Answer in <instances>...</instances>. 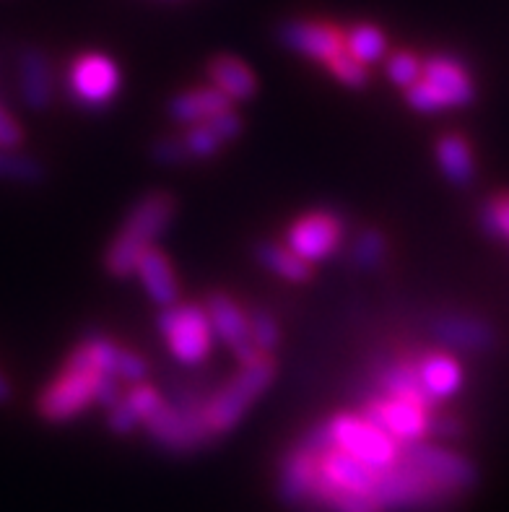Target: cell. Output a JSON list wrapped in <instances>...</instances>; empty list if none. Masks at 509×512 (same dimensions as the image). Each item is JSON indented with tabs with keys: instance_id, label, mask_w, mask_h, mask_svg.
<instances>
[{
	"instance_id": "41",
	"label": "cell",
	"mask_w": 509,
	"mask_h": 512,
	"mask_svg": "<svg viewBox=\"0 0 509 512\" xmlns=\"http://www.w3.org/2000/svg\"><path fill=\"white\" fill-rule=\"evenodd\" d=\"M0 151H3V149H0Z\"/></svg>"
},
{
	"instance_id": "29",
	"label": "cell",
	"mask_w": 509,
	"mask_h": 512,
	"mask_svg": "<svg viewBox=\"0 0 509 512\" xmlns=\"http://www.w3.org/2000/svg\"><path fill=\"white\" fill-rule=\"evenodd\" d=\"M42 175H45V169L32 156L16 154V151H0V177H8V180L16 182H39Z\"/></svg>"
},
{
	"instance_id": "38",
	"label": "cell",
	"mask_w": 509,
	"mask_h": 512,
	"mask_svg": "<svg viewBox=\"0 0 509 512\" xmlns=\"http://www.w3.org/2000/svg\"><path fill=\"white\" fill-rule=\"evenodd\" d=\"M123 398L120 393V380L115 375H99L97 377V388H94V401L102 403L104 409H112L117 401Z\"/></svg>"
},
{
	"instance_id": "8",
	"label": "cell",
	"mask_w": 509,
	"mask_h": 512,
	"mask_svg": "<svg viewBox=\"0 0 509 512\" xmlns=\"http://www.w3.org/2000/svg\"><path fill=\"white\" fill-rule=\"evenodd\" d=\"M68 91L86 110H99L120 91V68L104 52H84L68 65Z\"/></svg>"
},
{
	"instance_id": "16",
	"label": "cell",
	"mask_w": 509,
	"mask_h": 512,
	"mask_svg": "<svg viewBox=\"0 0 509 512\" xmlns=\"http://www.w3.org/2000/svg\"><path fill=\"white\" fill-rule=\"evenodd\" d=\"M434 341L445 346L447 351H489L497 341L494 328L473 315H460V312H447L437 315L429 325Z\"/></svg>"
},
{
	"instance_id": "19",
	"label": "cell",
	"mask_w": 509,
	"mask_h": 512,
	"mask_svg": "<svg viewBox=\"0 0 509 512\" xmlns=\"http://www.w3.org/2000/svg\"><path fill=\"white\" fill-rule=\"evenodd\" d=\"M416 362H419L421 385L434 403L458 396V390L465 383V375L460 362L452 357L450 351H424Z\"/></svg>"
},
{
	"instance_id": "32",
	"label": "cell",
	"mask_w": 509,
	"mask_h": 512,
	"mask_svg": "<svg viewBox=\"0 0 509 512\" xmlns=\"http://www.w3.org/2000/svg\"><path fill=\"white\" fill-rule=\"evenodd\" d=\"M330 73L341 81L343 86H351V89H361V86L369 84V71L367 65L359 63L356 58H351L346 50L338 52L336 58L328 60Z\"/></svg>"
},
{
	"instance_id": "9",
	"label": "cell",
	"mask_w": 509,
	"mask_h": 512,
	"mask_svg": "<svg viewBox=\"0 0 509 512\" xmlns=\"http://www.w3.org/2000/svg\"><path fill=\"white\" fill-rule=\"evenodd\" d=\"M400 461L419 468L426 476H432L434 481L460 494H465L478 484L476 463L471 458H465L463 453H455V450L442 448V445H426L424 440L406 442V445H400Z\"/></svg>"
},
{
	"instance_id": "23",
	"label": "cell",
	"mask_w": 509,
	"mask_h": 512,
	"mask_svg": "<svg viewBox=\"0 0 509 512\" xmlns=\"http://www.w3.org/2000/svg\"><path fill=\"white\" fill-rule=\"evenodd\" d=\"M437 164L442 169V175L452 182V185H471L476 180V156H473V146L468 138L460 133H445L437 141Z\"/></svg>"
},
{
	"instance_id": "36",
	"label": "cell",
	"mask_w": 509,
	"mask_h": 512,
	"mask_svg": "<svg viewBox=\"0 0 509 512\" xmlns=\"http://www.w3.org/2000/svg\"><path fill=\"white\" fill-rule=\"evenodd\" d=\"M154 159L159 164H182L187 162L190 156H187L182 138H162V141L154 146Z\"/></svg>"
},
{
	"instance_id": "18",
	"label": "cell",
	"mask_w": 509,
	"mask_h": 512,
	"mask_svg": "<svg viewBox=\"0 0 509 512\" xmlns=\"http://www.w3.org/2000/svg\"><path fill=\"white\" fill-rule=\"evenodd\" d=\"M19 91L29 110H47L52 104V63L45 50L26 47L19 55Z\"/></svg>"
},
{
	"instance_id": "11",
	"label": "cell",
	"mask_w": 509,
	"mask_h": 512,
	"mask_svg": "<svg viewBox=\"0 0 509 512\" xmlns=\"http://www.w3.org/2000/svg\"><path fill=\"white\" fill-rule=\"evenodd\" d=\"M364 419L385 429L387 435L395 437L400 445L406 442H421L429 437V419L432 411L419 406L413 401H403V398L390 396H369L364 401Z\"/></svg>"
},
{
	"instance_id": "1",
	"label": "cell",
	"mask_w": 509,
	"mask_h": 512,
	"mask_svg": "<svg viewBox=\"0 0 509 512\" xmlns=\"http://www.w3.org/2000/svg\"><path fill=\"white\" fill-rule=\"evenodd\" d=\"M174 216V198L169 193L143 195L136 206L130 208L123 229L117 232L112 245L107 247L104 266L115 279H128L136 273V263L151 245L164 234Z\"/></svg>"
},
{
	"instance_id": "10",
	"label": "cell",
	"mask_w": 509,
	"mask_h": 512,
	"mask_svg": "<svg viewBox=\"0 0 509 512\" xmlns=\"http://www.w3.org/2000/svg\"><path fill=\"white\" fill-rule=\"evenodd\" d=\"M149 437L159 448L169 453H190V450L203 448L206 442L213 440L208 432L203 414H185V411L174 409L172 403L164 401L143 419Z\"/></svg>"
},
{
	"instance_id": "33",
	"label": "cell",
	"mask_w": 509,
	"mask_h": 512,
	"mask_svg": "<svg viewBox=\"0 0 509 512\" xmlns=\"http://www.w3.org/2000/svg\"><path fill=\"white\" fill-rule=\"evenodd\" d=\"M387 253V242L380 232H364L351 247V263L359 268L377 266Z\"/></svg>"
},
{
	"instance_id": "25",
	"label": "cell",
	"mask_w": 509,
	"mask_h": 512,
	"mask_svg": "<svg viewBox=\"0 0 509 512\" xmlns=\"http://www.w3.org/2000/svg\"><path fill=\"white\" fill-rule=\"evenodd\" d=\"M258 260L260 266H265L268 271L281 276V279L294 281V284L310 281L312 276V263L299 258L294 250H289L281 242H263V245H258Z\"/></svg>"
},
{
	"instance_id": "31",
	"label": "cell",
	"mask_w": 509,
	"mask_h": 512,
	"mask_svg": "<svg viewBox=\"0 0 509 512\" xmlns=\"http://www.w3.org/2000/svg\"><path fill=\"white\" fill-rule=\"evenodd\" d=\"M421 65H424V60H421L416 52L398 50V52H393L390 58H387V76H390V81H393V84L408 89V86L419 81Z\"/></svg>"
},
{
	"instance_id": "17",
	"label": "cell",
	"mask_w": 509,
	"mask_h": 512,
	"mask_svg": "<svg viewBox=\"0 0 509 512\" xmlns=\"http://www.w3.org/2000/svg\"><path fill=\"white\" fill-rule=\"evenodd\" d=\"M315 468L317 476H320L328 487L338 489V492L367 494V497H372L377 471L369 468L367 463L356 461L354 455L338 450L336 445H330L328 450L315 455Z\"/></svg>"
},
{
	"instance_id": "2",
	"label": "cell",
	"mask_w": 509,
	"mask_h": 512,
	"mask_svg": "<svg viewBox=\"0 0 509 512\" xmlns=\"http://www.w3.org/2000/svg\"><path fill=\"white\" fill-rule=\"evenodd\" d=\"M458 497L460 492L439 484L400 458L393 466L377 471L372 489V500L382 512H439L447 510Z\"/></svg>"
},
{
	"instance_id": "4",
	"label": "cell",
	"mask_w": 509,
	"mask_h": 512,
	"mask_svg": "<svg viewBox=\"0 0 509 512\" xmlns=\"http://www.w3.org/2000/svg\"><path fill=\"white\" fill-rule=\"evenodd\" d=\"M476 97V86L463 63L452 55H432L421 65L416 84L406 89V99L413 110L442 112L468 107Z\"/></svg>"
},
{
	"instance_id": "35",
	"label": "cell",
	"mask_w": 509,
	"mask_h": 512,
	"mask_svg": "<svg viewBox=\"0 0 509 512\" xmlns=\"http://www.w3.org/2000/svg\"><path fill=\"white\" fill-rule=\"evenodd\" d=\"M21 141H24V130L21 125L8 115V110L0 104V149L13 151L19 149Z\"/></svg>"
},
{
	"instance_id": "21",
	"label": "cell",
	"mask_w": 509,
	"mask_h": 512,
	"mask_svg": "<svg viewBox=\"0 0 509 512\" xmlns=\"http://www.w3.org/2000/svg\"><path fill=\"white\" fill-rule=\"evenodd\" d=\"M136 273L141 276L143 289H146V294L154 299L156 305L169 307L177 302V297H180V286H177V279H174L172 263H169V258L162 250H156V247L151 245L149 250L138 258Z\"/></svg>"
},
{
	"instance_id": "6",
	"label": "cell",
	"mask_w": 509,
	"mask_h": 512,
	"mask_svg": "<svg viewBox=\"0 0 509 512\" xmlns=\"http://www.w3.org/2000/svg\"><path fill=\"white\" fill-rule=\"evenodd\" d=\"M328 432L338 450L354 455L356 461L367 463L374 471L393 466L400 458V442L361 414L333 416L328 422Z\"/></svg>"
},
{
	"instance_id": "22",
	"label": "cell",
	"mask_w": 509,
	"mask_h": 512,
	"mask_svg": "<svg viewBox=\"0 0 509 512\" xmlns=\"http://www.w3.org/2000/svg\"><path fill=\"white\" fill-rule=\"evenodd\" d=\"M208 78H211V86L224 91L232 102H247L258 91V78L250 71V65L234 55H216L208 63Z\"/></svg>"
},
{
	"instance_id": "15",
	"label": "cell",
	"mask_w": 509,
	"mask_h": 512,
	"mask_svg": "<svg viewBox=\"0 0 509 512\" xmlns=\"http://www.w3.org/2000/svg\"><path fill=\"white\" fill-rule=\"evenodd\" d=\"M419 354L416 357H390L382 359L374 370V383H377V390L380 396L390 398H403V401H413L424 406V409L434 411L437 403L432 401V396L426 393L424 385H421L419 377Z\"/></svg>"
},
{
	"instance_id": "39",
	"label": "cell",
	"mask_w": 509,
	"mask_h": 512,
	"mask_svg": "<svg viewBox=\"0 0 509 512\" xmlns=\"http://www.w3.org/2000/svg\"><path fill=\"white\" fill-rule=\"evenodd\" d=\"M136 427H138L136 414H133V411L128 409V403L120 398V401L110 409V429L112 432H117V435H130Z\"/></svg>"
},
{
	"instance_id": "3",
	"label": "cell",
	"mask_w": 509,
	"mask_h": 512,
	"mask_svg": "<svg viewBox=\"0 0 509 512\" xmlns=\"http://www.w3.org/2000/svg\"><path fill=\"white\" fill-rule=\"evenodd\" d=\"M273 377H276V362L271 357H260L250 364H242V370L229 383H224L216 393L208 396L206 406H203L208 432L219 437L237 427L239 419L247 414L252 403L268 390Z\"/></svg>"
},
{
	"instance_id": "14",
	"label": "cell",
	"mask_w": 509,
	"mask_h": 512,
	"mask_svg": "<svg viewBox=\"0 0 509 512\" xmlns=\"http://www.w3.org/2000/svg\"><path fill=\"white\" fill-rule=\"evenodd\" d=\"M278 34H281V42L289 50L323 65H328V60H333L338 52L346 50L343 47V32L336 24H328V21H286Z\"/></svg>"
},
{
	"instance_id": "26",
	"label": "cell",
	"mask_w": 509,
	"mask_h": 512,
	"mask_svg": "<svg viewBox=\"0 0 509 512\" xmlns=\"http://www.w3.org/2000/svg\"><path fill=\"white\" fill-rule=\"evenodd\" d=\"M343 47L351 58L359 63L369 65L385 58L387 52V39L385 34L372 24H356L348 32H343Z\"/></svg>"
},
{
	"instance_id": "34",
	"label": "cell",
	"mask_w": 509,
	"mask_h": 512,
	"mask_svg": "<svg viewBox=\"0 0 509 512\" xmlns=\"http://www.w3.org/2000/svg\"><path fill=\"white\" fill-rule=\"evenodd\" d=\"M123 401L128 403V409L136 414L138 422H143V419L162 403V396H159L154 388H149V385H136V388H130L128 393H125Z\"/></svg>"
},
{
	"instance_id": "24",
	"label": "cell",
	"mask_w": 509,
	"mask_h": 512,
	"mask_svg": "<svg viewBox=\"0 0 509 512\" xmlns=\"http://www.w3.org/2000/svg\"><path fill=\"white\" fill-rule=\"evenodd\" d=\"M315 476V455L297 445L284 458L281 474H278V497L286 505H302L310 497V484Z\"/></svg>"
},
{
	"instance_id": "27",
	"label": "cell",
	"mask_w": 509,
	"mask_h": 512,
	"mask_svg": "<svg viewBox=\"0 0 509 512\" xmlns=\"http://www.w3.org/2000/svg\"><path fill=\"white\" fill-rule=\"evenodd\" d=\"M247 328H250V338L255 349L260 354H271L276 351L278 341H281V331H278V323L273 315H268L265 310H250L247 312Z\"/></svg>"
},
{
	"instance_id": "5",
	"label": "cell",
	"mask_w": 509,
	"mask_h": 512,
	"mask_svg": "<svg viewBox=\"0 0 509 512\" xmlns=\"http://www.w3.org/2000/svg\"><path fill=\"white\" fill-rule=\"evenodd\" d=\"M102 372L91 362L84 344H78L65 359L60 375L42 390L37 409L47 422H68L73 416L84 414L94 403V388Z\"/></svg>"
},
{
	"instance_id": "37",
	"label": "cell",
	"mask_w": 509,
	"mask_h": 512,
	"mask_svg": "<svg viewBox=\"0 0 509 512\" xmlns=\"http://www.w3.org/2000/svg\"><path fill=\"white\" fill-rule=\"evenodd\" d=\"M463 432V422H460L455 414H447V411H432V419H429V435L434 437H458Z\"/></svg>"
},
{
	"instance_id": "12",
	"label": "cell",
	"mask_w": 509,
	"mask_h": 512,
	"mask_svg": "<svg viewBox=\"0 0 509 512\" xmlns=\"http://www.w3.org/2000/svg\"><path fill=\"white\" fill-rule=\"evenodd\" d=\"M343 240V219L336 211H312L299 216L286 232V247L307 263H317L336 253Z\"/></svg>"
},
{
	"instance_id": "30",
	"label": "cell",
	"mask_w": 509,
	"mask_h": 512,
	"mask_svg": "<svg viewBox=\"0 0 509 512\" xmlns=\"http://www.w3.org/2000/svg\"><path fill=\"white\" fill-rule=\"evenodd\" d=\"M481 224L491 237L509 242V193H499L486 201L481 211Z\"/></svg>"
},
{
	"instance_id": "13",
	"label": "cell",
	"mask_w": 509,
	"mask_h": 512,
	"mask_svg": "<svg viewBox=\"0 0 509 512\" xmlns=\"http://www.w3.org/2000/svg\"><path fill=\"white\" fill-rule=\"evenodd\" d=\"M203 307H206V315L211 320L213 336H219L237 354L239 362L250 364L255 359L265 357L252 344L250 328H247V312L232 297H226L221 292H211Z\"/></svg>"
},
{
	"instance_id": "20",
	"label": "cell",
	"mask_w": 509,
	"mask_h": 512,
	"mask_svg": "<svg viewBox=\"0 0 509 512\" xmlns=\"http://www.w3.org/2000/svg\"><path fill=\"white\" fill-rule=\"evenodd\" d=\"M232 99L216 86H203V89H187L182 94H174L169 99V117L182 125L203 123L208 117L219 115L224 110H232Z\"/></svg>"
},
{
	"instance_id": "40",
	"label": "cell",
	"mask_w": 509,
	"mask_h": 512,
	"mask_svg": "<svg viewBox=\"0 0 509 512\" xmlns=\"http://www.w3.org/2000/svg\"><path fill=\"white\" fill-rule=\"evenodd\" d=\"M11 396H13L11 383H8V377L3 375V372H0V406H3V403L11 401Z\"/></svg>"
},
{
	"instance_id": "28",
	"label": "cell",
	"mask_w": 509,
	"mask_h": 512,
	"mask_svg": "<svg viewBox=\"0 0 509 512\" xmlns=\"http://www.w3.org/2000/svg\"><path fill=\"white\" fill-rule=\"evenodd\" d=\"M182 143H185L187 156H193V159H208V156H213L221 146H224L219 133H216L206 120L190 125V128L185 130V136H182Z\"/></svg>"
},
{
	"instance_id": "7",
	"label": "cell",
	"mask_w": 509,
	"mask_h": 512,
	"mask_svg": "<svg viewBox=\"0 0 509 512\" xmlns=\"http://www.w3.org/2000/svg\"><path fill=\"white\" fill-rule=\"evenodd\" d=\"M159 331L167 338L169 351L177 362L195 367L208 359L213 346V328L200 305H169L159 315Z\"/></svg>"
}]
</instances>
